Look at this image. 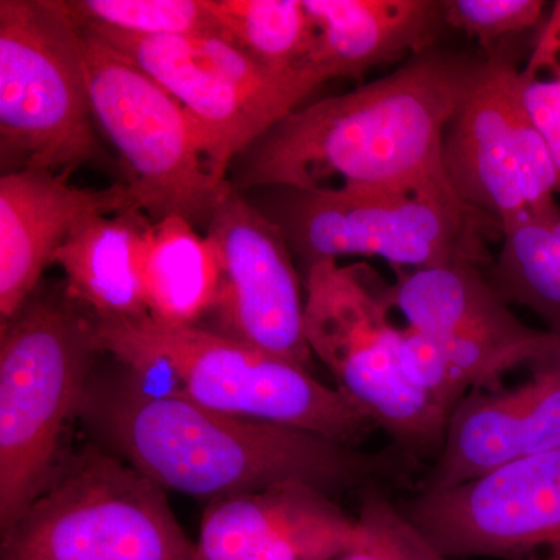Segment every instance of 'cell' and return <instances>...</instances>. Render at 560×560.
Segmentation results:
<instances>
[{"mask_svg": "<svg viewBox=\"0 0 560 560\" xmlns=\"http://www.w3.org/2000/svg\"><path fill=\"white\" fill-rule=\"evenodd\" d=\"M125 368V366H124ZM92 372L81 419L110 453L162 489L202 500L300 481L334 495L408 486L420 464L389 445L368 453L311 433L213 410L138 375Z\"/></svg>", "mask_w": 560, "mask_h": 560, "instance_id": "6da1fadb", "label": "cell"}, {"mask_svg": "<svg viewBox=\"0 0 560 560\" xmlns=\"http://www.w3.org/2000/svg\"><path fill=\"white\" fill-rule=\"evenodd\" d=\"M478 60L440 54L301 106L246 153L235 189L393 186L445 175L442 145Z\"/></svg>", "mask_w": 560, "mask_h": 560, "instance_id": "7a4b0ae2", "label": "cell"}, {"mask_svg": "<svg viewBox=\"0 0 560 560\" xmlns=\"http://www.w3.org/2000/svg\"><path fill=\"white\" fill-rule=\"evenodd\" d=\"M94 319L103 353L138 374L160 371L189 399L245 418L311 431L349 447L377 429L312 371L201 326L172 327L149 315Z\"/></svg>", "mask_w": 560, "mask_h": 560, "instance_id": "3957f363", "label": "cell"}, {"mask_svg": "<svg viewBox=\"0 0 560 560\" xmlns=\"http://www.w3.org/2000/svg\"><path fill=\"white\" fill-rule=\"evenodd\" d=\"M0 530L57 474L62 434L80 415L103 355L94 319L66 293L38 290L0 327Z\"/></svg>", "mask_w": 560, "mask_h": 560, "instance_id": "277c9868", "label": "cell"}, {"mask_svg": "<svg viewBox=\"0 0 560 560\" xmlns=\"http://www.w3.org/2000/svg\"><path fill=\"white\" fill-rule=\"evenodd\" d=\"M84 35L66 0H0L2 171L69 178L98 156Z\"/></svg>", "mask_w": 560, "mask_h": 560, "instance_id": "5b68a950", "label": "cell"}, {"mask_svg": "<svg viewBox=\"0 0 560 560\" xmlns=\"http://www.w3.org/2000/svg\"><path fill=\"white\" fill-rule=\"evenodd\" d=\"M270 219L305 268L341 257H378L400 271L485 260L482 213L438 176L393 186L279 189Z\"/></svg>", "mask_w": 560, "mask_h": 560, "instance_id": "8992f818", "label": "cell"}, {"mask_svg": "<svg viewBox=\"0 0 560 560\" xmlns=\"http://www.w3.org/2000/svg\"><path fill=\"white\" fill-rule=\"evenodd\" d=\"M388 283L363 264L323 260L305 275V338L337 389L405 456L438 459L448 416L405 377L400 326L390 319Z\"/></svg>", "mask_w": 560, "mask_h": 560, "instance_id": "52a82bcc", "label": "cell"}, {"mask_svg": "<svg viewBox=\"0 0 560 560\" xmlns=\"http://www.w3.org/2000/svg\"><path fill=\"white\" fill-rule=\"evenodd\" d=\"M0 560H195L165 490L101 445L62 460Z\"/></svg>", "mask_w": 560, "mask_h": 560, "instance_id": "ba28073f", "label": "cell"}, {"mask_svg": "<svg viewBox=\"0 0 560 560\" xmlns=\"http://www.w3.org/2000/svg\"><path fill=\"white\" fill-rule=\"evenodd\" d=\"M83 35L95 121L127 167L140 210L153 221L178 215L208 224L231 180L205 131L149 72Z\"/></svg>", "mask_w": 560, "mask_h": 560, "instance_id": "9c48e42d", "label": "cell"}, {"mask_svg": "<svg viewBox=\"0 0 560 560\" xmlns=\"http://www.w3.org/2000/svg\"><path fill=\"white\" fill-rule=\"evenodd\" d=\"M517 72L499 50L478 60L442 145L453 190L501 232L560 213L558 175L523 106Z\"/></svg>", "mask_w": 560, "mask_h": 560, "instance_id": "30bf717a", "label": "cell"}, {"mask_svg": "<svg viewBox=\"0 0 560 560\" xmlns=\"http://www.w3.org/2000/svg\"><path fill=\"white\" fill-rule=\"evenodd\" d=\"M81 31L130 58L172 92L205 131L226 176L235 158L326 83L311 68H267L223 36L136 38Z\"/></svg>", "mask_w": 560, "mask_h": 560, "instance_id": "8fae6325", "label": "cell"}, {"mask_svg": "<svg viewBox=\"0 0 560 560\" xmlns=\"http://www.w3.org/2000/svg\"><path fill=\"white\" fill-rule=\"evenodd\" d=\"M396 504L453 560H560V448Z\"/></svg>", "mask_w": 560, "mask_h": 560, "instance_id": "7c38bea8", "label": "cell"}, {"mask_svg": "<svg viewBox=\"0 0 560 560\" xmlns=\"http://www.w3.org/2000/svg\"><path fill=\"white\" fill-rule=\"evenodd\" d=\"M206 226L220 264L212 330L312 371L304 291L276 221L230 183Z\"/></svg>", "mask_w": 560, "mask_h": 560, "instance_id": "4fadbf2b", "label": "cell"}, {"mask_svg": "<svg viewBox=\"0 0 560 560\" xmlns=\"http://www.w3.org/2000/svg\"><path fill=\"white\" fill-rule=\"evenodd\" d=\"M386 296L407 326L438 346L470 389L501 388L510 372L529 368L560 342V334L522 323L477 265L397 270Z\"/></svg>", "mask_w": 560, "mask_h": 560, "instance_id": "5bb4252c", "label": "cell"}, {"mask_svg": "<svg viewBox=\"0 0 560 560\" xmlns=\"http://www.w3.org/2000/svg\"><path fill=\"white\" fill-rule=\"evenodd\" d=\"M560 448V342L530 364L525 382L471 389L453 408L438 459L418 489L456 488Z\"/></svg>", "mask_w": 560, "mask_h": 560, "instance_id": "9a60e30c", "label": "cell"}, {"mask_svg": "<svg viewBox=\"0 0 560 560\" xmlns=\"http://www.w3.org/2000/svg\"><path fill=\"white\" fill-rule=\"evenodd\" d=\"M357 537V517L329 493L282 482L210 501L195 560H338Z\"/></svg>", "mask_w": 560, "mask_h": 560, "instance_id": "2e32d148", "label": "cell"}, {"mask_svg": "<svg viewBox=\"0 0 560 560\" xmlns=\"http://www.w3.org/2000/svg\"><path fill=\"white\" fill-rule=\"evenodd\" d=\"M44 171L3 173L0 178V316L21 311L38 290L43 272L73 228L94 213L139 209L130 186L81 189Z\"/></svg>", "mask_w": 560, "mask_h": 560, "instance_id": "e0dca14e", "label": "cell"}, {"mask_svg": "<svg viewBox=\"0 0 560 560\" xmlns=\"http://www.w3.org/2000/svg\"><path fill=\"white\" fill-rule=\"evenodd\" d=\"M316 31L308 66L324 80L429 54L444 28L434 0H304Z\"/></svg>", "mask_w": 560, "mask_h": 560, "instance_id": "ac0fdd59", "label": "cell"}, {"mask_svg": "<svg viewBox=\"0 0 560 560\" xmlns=\"http://www.w3.org/2000/svg\"><path fill=\"white\" fill-rule=\"evenodd\" d=\"M151 220L142 210L94 213L73 228L54 257L65 290L95 319L149 315L139 275V253Z\"/></svg>", "mask_w": 560, "mask_h": 560, "instance_id": "d6986e66", "label": "cell"}, {"mask_svg": "<svg viewBox=\"0 0 560 560\" xmlns=\"http://www.w3.org/2000/svg\"><path fill=\"white\" fill-rule=\"evenodd\" d=\"M139 275L147 313L156 323L200 326L215 307L219 256L212 242L183 217L151 221L140 245Z\"/></svg>", "mask_w": 560, "mask_h": 560, "instance_id": "ffe728a7", "label": "cell"}, {"mask_svg": "<svg viewBox=\"0 0 560 560\" xmlns=\"http://www.w3.org/2000/svg\"><path fill=\"white\" fill-rule=\"evenodd\" d=\"M486 278L508 304L528 308L560 334V213L503 232Z\"/></svg>", "mask_w": 560, "mask_h": 560, "instance_id": "44dd1931", "label": "cell"}, {"mask_svg": "<svg viewBox=\"0 0 560 560\" xmlns=\"http://www.w3.org/2000/svg\"><path fill=\"white\" fill-rule=\"evenodd\" d=\"M208 5L228 39L254 60L276 70L311 68L316 31L304 0H208Z\"/></svg>", "mask_w": 560, "mask_h": 560, "instance_id": "7402d4cb", "label": "cell"}, {"mask_svg": "<svg viewBox=\"0 0 560 560\" xmlns=\"http://www.w3.org/2000/svg\"><path fill=\"white\" fill-rule=\"evenodd\" d=\"M84 31H102L136 38L223 36L208 0H66Z\"/></svg>", "mask_w": 560, "mask_h": 560, "instance_id": "603a6c76", "label": "cell"}, {"mask_svg": "<svg viewBox=\"0 0 560 560\" xmlns=\"http://www.w3.org/2000/svg\"><path fill=\"white\" fill-rule=\"evenodd\" d=\"M523 106L550 151L560 194V0L545 16L517 72Z\"/></svg>", "mask_w": 560, "mask_h": 560, "instance_id": "cb8c5ba5", "label": "cell"}, {"mask_svg": "<svg viewBox=\"0 0 560 560\" xmlns=\"http://www.w3.org/2000/svg\"><path fill=\"white\" fill-rule=\"evenodd\" d=\"M359 537L338 560H453L411 525L383 488L361 492Z\"/></svg>", "mask_w": 560, "mask_h": 560, "instance_id": "d4e9b609", "label": "cell"}, {"mask_svg": "<svg viewBox=\"0 0 560 560\" xmlns=\"http://www.w3.org/2000/svg\"><path fill=\"white\" fill-rule=\"evenodd\" d=\"M441 11L447 27L477 39L489 55L501 40L540 28L545 21L541 0H444Z\"/></svg>", "mask_w": 560, "mask_h": 560, "instance_id": "484cf974", "label": "cell"}, {"mask_svg": "<svg viewBox=\"0 0 560 560\" xmlns=\"http://www.w3.org/2000/svg\"><path fill=\"white\" fill-rule=\"evenodd\" d=\"M399 359L407 381L448 418L453 408L471 390L438 346L407 324L399 330Z\"/></svg>", "mask_w": 560, "mask_h": 560, "instance_id": "4316f807", "label": "cell"}]
</instances>
